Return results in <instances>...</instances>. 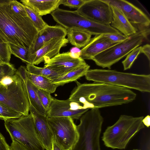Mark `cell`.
Masks as SVG:
<instances>
[{
  "instance_id": "52a82bcc",
  "label": "cell",
  "mask_w": 150,
  "mask_h": 150,
  "mask_svg": "<svg viewBox=\"0 0 150 150\" xmlns=\"http://www.w3.org/2000/svg\"><path fill=\"white\" fill-rule=\"evenodd\" d=\"M4 125L12 142H18L27 150H45L37 132L30 113L18 118L4 121Z\"/></svg>"
},
{
  "instance_id": "44dd1931",
  "label": "cell",
  "mask_w": 150,
  "mask_h": 150,
  "mask_svg": "<svg viewBox=\"0 0 150 150\" xmlns=\"http://www.w3.org/2000/svg\"><path fill=\"white\" fill-rule=\"evenodd\" d=\"M90 67V66L87 64L73 70L52 81L58 86H63L66 83L75 81L81 77L85 76L86 72L89 69Z\"/></svg>"
},
{
  "instance_id": "5bb4252c",
  "label": "cell",
  "mask_w": 150,
  "mask_h": 150,
  "mask_svg": "<svg viewBox=\"0 0 150 150\" xmlns=\"http://www.w3.org/2000/svg\"><path fill=\"white\" fill-rule=\"evenodd\" d=\"M68 42L65 38L52 39L30 56L31 64L38 65L42 62H47L60 53L61 49Z\"/></svg>"
},
{
  "instance_id": "6da1fadb",
  "label": "cell",
  "mask_w": 150,
  "mask_h": 150,
  "mask_svg": "<svg viewBox=\"0 0 150 150\" xmlns=\"http://www.w3.org/2000/svg\"><path fill=\"white\" fill-rule=\"evenodd\" d=\"M76 86L68 98L81 104L84 109H90L128 104L135 100L136 94L130 89L104 83H81Z\"/></svg>"
},
{
  "instance_id": "ac0fdd59",
  "label": "cell",
  "mask_w": 150,
  "mask_h": 150,
  "mask_svg": "<svg viewBox=\"0 0 150 150\" xmlns=\"http://www.w3.org/2000/svg\"><path fill=\"white\" fill-rule=\"evenodd\" d=\"M67 35V30L62 26H51L48 25L44 29L38 32L35 43L32 48L29 49V58L31 55L51 40L54 38H65Z\"/></svg>"
},
{
  "instance_id": "603a6c76",
  "label": "cell",
  "mask_w": 150,
  "mask_h": 150,
  "mask_svg": "<svg viewBox=\"0 0 150 150\" xmlns=\"http://www.w3.org/2000/svg\"><path fill=\"white\" fill-rule=\"evenodd\" d=\"M29 104L40 113L47 116V112L42 105L38 93V88L28 79L25 83Z\"/></svg>"
},
{
  "instance_id": "cb8c5ba5",
  "label": "cell",
  "mask_w": 150,
  "mask_h": 150,
  "mask_svg": "<svg viewBox=\"0 0 150 150\" xmlns=\"http://www.w3.org/2000/svg\"><path fill=\"white\" fill-rule=\"evenodd\" d=\"M28 78L37 88L48 91L51 93H54L58 87L50 79L43 76L30 74L28 71Z\"/></svg>"
},
{
  "instance_id": "f546056e",
  "label": "cell",
  "mask_w": 150,
  "mask_h": 150,
  "mask_svg": "<svg viewBox=\"0 0 150 150\" xmlns=\"http://www.w3.org/2000/svg\"><path fill=\"white\" fill-rule=\"evenodd\" d=\"M37 93L42 105L47 112L54 98L50 93L42 89L38 88Z\"/></svg>"
},
{
  "instance_id": "4dcf8cb0",
  "label": "cell",
  "mask_w": 150,
  "mask_h": 150,
  "mask_svg": "<svg viewBox=\"0 0 150 150\" xmlns=\"http://www.w3.org/2000/svg\"><path fill=\"white\" fill-rule=\"evenodd\" d=\"M17 70L10 63H0V82L4 78L14 74Z\"/></svg>"
},
{
  "instance_id": "7a4b0ae2",
  "label": "cell",
  "mask_w": 150,
  "mask_h": 150,
  "mask_svg": "<svg viewBox=\"0 0 150 150\" xmlns=\"http://www.w3.org/2000/svg\"><path fill=\"white\" fill-rule=\"evenodd\" d=\"M9 0H0V40L30 49L38 31L28 17H23L11 9Z\"/></svg>"
},
{
  "instance_id": "f35d334b",
  "label": "cell",
  "mask_w": 150,
  "mask_h": 150,
  "mask_svg": "<svg viewBox=\"0 0 150 150\" xmlns=\"http://www.w3.org/2000/svg\"><path fill=\"white\" fill-rule=\"evenodd\" d=\"M10 148L11 150H27L21 144L15 142H12Z\"/></svg>"
},
{
  "instance_id": "ee69618b",
  "label": "cell",
  "mask_w": 150,
  "mask_h": 150,
  "mask_svg": "<svg viewBox=\"0 0 150 150\" xmlns=\"http://www.w3.org/2000/svg\"><path fill=\"white\" fill-rule=\"evenodd\" d=\"M9 150H11V149H10Z\"/></svg>"
},
{
  "instance_id": "5b68a950",
  "label": "cell",
  "mask_w": 150,
  "mask_h": 150,
  "mask_svg": "<svg viewBox=\"0 0 150 150\" xmlns=\"http://www.w3.org/2000/svg\"><path fill=\"white\" fill-rule=\"evenodd\" d=\"M76 125L78 140L71 150H101L100 142L103 118L99 108L89 109Z\"/></svg>"
},
{
  "instance_id": "8d00e7d4",
  "label": "cell",
  "mask_w": 150,
  "mask_h": 150,
  "mask_svg": "<svg viewBox=\"0 0 150 150\" xmlns=\"http://www.w3.org/2000/svg\"><path fill=\"white\" fill-rule=\"evenodd\" d=\"M9 146L6 142L5 138L0 132V150H9Z\"/></svg>"
},
{
  "instance_id": "30bf717a",
  "label": "cell",
  "mask_w": 150,
  "mask_h": 150,
  "mask_svg": "<svg viewBox=\"0 0 150 150\" xmlns=\"http://www.w3.org/2000/svg\"><path fill=\"white\" fill-rule=\"evenodd\" d=\"M52 139L67 150H71L77 142L79 134L73 120L69 117L48 118Z\"/></svg>"
},
{
  "instance_id": "7402d4cb",
  "label": "cell",
  "mask_w": 150,
  "mask_h": 150,
  "mask_svg": "<svg viewBox=\"0 0 150 150\" xmlns=\"http://www.w3.org/2000/svg\"><path fill=\"white\" fill-rule=\"evenodd\" d=\"M67 30L69 42L77 48L84 47L91 39V35L85 31L74 29Z\"/></svg>"
},
{
  "instance_id": "277c9868",
  "label": "cell",
  "mask_w": 150,
  "mask_h": 150,
  "mask_svg": "<svg viewBox=\"0 0 150 150\" xmlns=\"http://www.w3.org/2000/svg\"><path fill=\"white\" fill-rule=\"evenodd\" d=\"M143 116L134 117L121 115L117 121L108 127L103 133L102 140L107 147L125 149L131 138L144 127Z\"/></svg>"
},
{
  "instance_id": "7bdbcfd3",
  "label": "cell",
  "mask_w": 150,
  "mask_h": 150,
  "mask_svg": "<svg viewBox=\"0 0 150 150\" xmlns=\"http://www.w3.org/2000/svg\"><path fill=\"white\" fill-rule=\"evenodd\" d=\"M132 150H139V149H133Z\"/></svg>"
},
{
  "instance_id": "f1b7e54d",
  "label": "cell",
  "mask_w": 150,
  "mask_h": 150,
  "mask_svg": "<svg viewBox=\"0 0 150 150\" xmlns=\"http://www.w3.org/2000/svg\"><path fill=\"white\" fill-rule=\"evenodd\" d=\"M22 115L0 103V120L5 121L11 119L18 118Z\"/></svg>"
},
{
  "instance_id": "ab89813d",
  "label": "cell",
  "mask_w": 150,
  "mask_h": 150,
  "mask_svg": "<svg viewBox=\"0 0 150 150\" xmlns=\"http://www.w3.org/2000/svg\"><path fill=\"white\" fill-rule=\"evenodd\" d=\"M52 150H67L60 145L53 139H52Z\"/></svg>"
},
{
  "instance_id": "7c38bea8",
  "label": "cell",
  "mask_w": 150,
  "mask_h": 150,
  "mask_svg": "<svg viewBox=\"0 0 150 150\" xmlns=\"http://www.w3.org/2000/svg\"><path fill=\"white\" fill-rule=\"evenodd\" d=\"M89 109H84L81 104L68 99L59 100L54 98L47 111V117H69L78 120Z\"/></svg>"
},
{
  "instance_id": "ba28073f",
  "label": "cell",
  "mask_w": 150,
  "mask_h": 150,
  "mask_svg": "<svg viewBox=\"0 0 150 150\" xmlns=\"http://www.w3.org/2000/svg\"><path fill=\"white\" fill-rule=\"evenodd\" d=\"M50 14L56 22L66 30H81L95 35L121 34L110 25H103L92 21L76 10L69 11L58 8Z\"/></svg>"
},
{
  "instance_id": "d590c367",
  "label": "cell",
  "mask_w": 150,
  "mask_h": 150,
  "mask_svg": "<svg viewBox=\"0 0 150 150\" xmlns=\"http://www.w3.org/2000/svg\"><path fill=\"white\" fill-rule=\"evenodd\" d=\"M16 72L22 78L25 83L28 79V71L26 68L25 66H21L17 70Z\"/></svg>"
},
{
  "instance_id": "1f68e13d",
  "label": "cell",
  "mask_w": 150,
  "mask_h": 150,
  "mask_svg": "<svg viewBox=\"0 0 150 150\" xmlns=\"http://www.w3.org/2000/svg\"><path fill=\"white\" fill-rule=\"evenodd\" d=\"M9 5L16 13L23 17L28 16L25 6L22 3L16 0H9Z\"/></svg>"
},
{
  "instance_id": "484cf974",
  "label": "cell",
  "mask_w": 150,
  "mask_h": 150,
  "mask_svg": "<svg viewBox=\"0 0 150 150\" xmlns=\"http://www.w3.org/2000/svg\"><path fill=\"white\" fill-rule=\"evenodd\" d=\"M11 54L21 59L26 64H31L29 57V49L27 48L8 43Z\"/></svg>"
},
{
  "instance_id": "e575fe53",
  "label": "cell",
  "mask_w": 150,
  "mask_h": 150,
  "mask_svg": "<svg viewBox=\"0 0 150 150\" xmlns=\"http://www.w3.org/2000/svg\"><path fill=\"white\" fill-rule=\"evenodd\" d=\"M104 36L110 41L113 43H119L126 40L128 37L122 33L120 34H107Z\"/></svg>"
},
{
  "instance_id": "b9f144b4",
  "label": "cell",
  "mask_w": 150,
  "mask_h": 150,
  "mask_svg": "<svg viewBox=\"0 0 150 150\" xmlns=\"http://www.w3.org/2000/svg\"><path fill=\"white\" fill-rule=\"evenodd\" d=\"M3 62H2V61L1 60V59L0 58V63H2Z\"/></svg>"
},
{
  "instance_id": "8fae6325",
  "label": "cell",
  "mask_w": 150,
  "mask_h": 150,
  "mask_svg": "<svg viewBox=\"0 0 150 150\" xmlns=\"http://www.w3.org/2000/svg\"><path fill=\"white\" fill-rule=\"evenodd\" d=\"M76 11L87 18L98 23L110 25L112 21V10L106 0H86Z\"/></svg>"
},
{
  "instance_id": "60d3db41",
  "label": "cell",
  "mask_w": 150,
  "mask_h": 150,
  "mask_svg": "<svg viewBox=\"0 0 150 150\" xmlns=\"http://www.w3.org/2000/svg\"><path fill=\"white\" fill-rule=\"evenodd\" d=\"M142 121L144 125L149 127L150 126V116L149 115H147L143 118Z\"/></svg>"
},
{
  "instance_id": "d6986e66",
  "label": "cell",
  "mask_w": 150,
  "mask_h": 150,
  "mask_svg": "<svg viewBox=\"0 0 150 150\" xmlns=\"http://www.w3.org/2000/svg\"><path fill=\"white\" fill-rule=\"evenodd\" d=\"M110 4L112 14L111 26L127 37L136 33L137 30L132 25L121 9L116 6Z\"/></svg>"
},
{
  "instance_id": "9c48e42d",
  "label": "cell",
  "mask_w": 150,
  "mask_h": 150,
  "mask_svg": "<svg viewBox=\"0 0 150 150\" xmlns=\"http://www.w3.org/2000/svg\"><path fill=\"white\" fill-rule=\"evenodd\" d=\"M150 34V28L143 27L125 40L117 43L93 57L91 60L98 66L109 69L111 66L139 47Z\"/></svg>"
},
{
  "instance_id": "4316f807",
  "label": "cell",
  "mask_w": 150,
  "mask_h": 150,
  "mask_svg": "<svg viewBox=\"0 0 150 150\" xmlns=\"http://www.w3.org/2000/svg\"><path fill=\"white\" fill-rule=\"evenodd\" d=\"M25 8L28 16L33 22L38 32L44 29L48 25L42 19L41 16L39 15L32 9L25 6Z\"/></svg>"
},
{
  "instance_id": "9a60e30c",
  "label": "cell",
  "mask_w": 150,
  "mask_h": 150,
  "mask_svg": "<svg viewBox=\"0 0 150 150\" xmlns=\"http://www.w3.org/2000/svg\"><path fill=\"white\" fill-rule=\"evenodd\" d=\"M109 4L120 8L131 23L143 27H148L150 21L147 15L140 9L125 0H106Z\"/></svg>"
},
{
  "instance_id": "74e56055",
  "label": "cell",
  "mask_w": 150,
  "mask_h": 150,
  "mask_svg": "<svg viewBox=\"0 0 150 150\" xmlns=\"http://www.w3.org/2000/svg\"><path fill=\"white\" fill-rule=\"evenodd\" d=\"M141 53H143L146 56L149 62L150 61V45L147 44L142 47Z\"/></svg>"
},
{
  "instance_id": "ffe728a7",
  "label": "cell",
  "mask_w": 150,
  "mask_h": 150,
  "mask_svg": "<svg viewBox=\"0 0 150 150\" xmlns=\"http://www.w3.org/2000/svg\"><path fill=\"white\" fill-rule=\"evenodd\" d=\"M60 0H21L25 6L42 16L51 13L59 8Z\"/></svg>"
},
{
  "instance_id": "2e32d148",
  "label": "cell",
  "mask_w": 150,
  "mask_h": 150,
  "mask_svg": "<svg viewBox=\"0 0 150 150\" xmlns=\"http://www.w3.org/2000/svg\"><path fill=\"white\" fill-rule=\"evenodd\" d=\"M29 104V111L33 116L39 137L45 150H52V138L48 124V117L40 113Z\"/></svg>"
},
{
  "instance_id": "83f0119b",
  "label": "cell",
  "mask_w": 150,
  "mask_h": 150,
  "mask_svg": "<svg viewBox=\"0 0 150 150\" xmlns=\"http://www.w3.org/2000/svg\"><path fill=\"white\" fill-rule=\"evenodd\" d=\"M142 47H138L132 50L127 55L122 63L124 70H126L130 68L135 60L141 53Z\"/></svg>"
},
{
  "instance_id": "8992f818",
  "label": "cell",
  "mask_w": 150,
  "mask_h": 150,
  "mask_svg": "<svg viewBox=\"0 0 150 150\" xmlns=\"http://www.w3.org/2000/svg\"><path fill=\"white\" fill-rule=\"evenodd\" d=\"M0 103L23 115L29 114L30 104L26 85L16 72L0 82Z\"/></svg>"
},
{
  "instance_id": "e0dca14e",
  "label": "cell",
  "mask_w": 150,
  "mask_h": 150,
  "mask_svg": "<svg viewBox=\"0 0 150 150\" xmlns=\"http://www.w3.org/2000/svg\"><path fill=\"white\" fill-rule=\"evenodd\" d=\"M117 43L111 42L104 35H95L80 50L79 57L83 59L91 60L93 57Z\"/></svg>"
},
{
  "instance_id": "4fadbf2b",
  "label": "cell",
  "mask_w": 150,
  "mask_h": 150,
  "mask_svg": "<svg viewBox=\"0 0 150 150\" xmlns=\"http://www.w3.org/2000/svg\"><path fill=\"white\" fill-rule=\"evenodd\" d=\"M44 67H48L62 75L87 64L80 57H74L69 52L59 53L44 62Z\"/></svg>"
},
{
  "instance_id": "d6a6232c",
  "label": "cell",
  "mask_w": 150,
  "mask_h": 150,
  "mask_svg": "<svg viewBox=\"0 0 150 150\" xmlns=\"http://www.w3.org/2000/svg\"><path fill=\"white\" fill-rule=\"evenodd\" d=\"M11 54L8 43L0 40V58L2 62L10 63Z\"/></svg>"
},
{
  "instance_id": "3957f363",
  "label": "cell",
  "mask_w": 150,
  "mask_h": 150,
  "mask_svg": "<svg viewBox=\"0 0 150 150\" xmlns=\"http://www.w3.org/2000/svg\"><path fill=\"white\" fill-rule=\"evenodd\" d=\"M84 76L87 80L94 82L109 84L142 92H150L149 74H137L109 69H89Z\"/></svg>"
},
{
  "instance_id": "d4e9b609",
  "label": "cell",
  "mask_w": 150,
  "mask_h": 150,
  "mask_svg": "<svg viewBox=\"0 0 150 150\" xmlns=\"http://www.w3.org/2000/svg\"><path fill=\"white\" fill-rule=\"evenodd\" d=\"M26 68L29 73L43 76L51 80L62 75L48 67H40L32 64H28Z\"/></svg>"
},
{
  "instance_id": "836d02e7",
  "label": "cell",
  "mask_w": 150,
  "mask_h": 150,
  "mask_svg": "<svg viewBox=\"0 0 150 150\" xmlns=\"http://www.w3.org/2000/svg\"><path fill=\"white\" fill-rule=\"evenodd\" d=\"M86 0H60V5L62 4L70 8H80Z\"/></svg>"
}]
</instances>
